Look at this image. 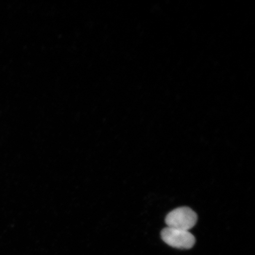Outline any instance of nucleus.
<instances>
[{
    "label": "nucleus",
    "mask_w": 255,
    "mask_h": 255,
    "mask_svg": "<svg viewBox=\"0 0 255 255\" xmlns=\"http://www.w3.org/2000/svg\"><path fill=\"white\" fill-rule=\"evenodd\" d=\"M162 240L171 247L189 250L194 246L196 239L189 231L166 228L161 232Z\"/></svg>",
    "instance_id": "obj_2"
},
{
    "label": "nucleus",
    "mask_w": 255,
    "mask_h": 255,
    "mask_svg": "<svg viewBox=\"0 0 255 255\" xmlns=\"http://www.w3.org/2000/svg\"><path fill=\"white\" fill-rule=\"evenodd\" d=\"M197 221V215L192 209L187 207H179L169 213L165 218L168 228L189 231Z\"/></svg>",
    "instance_id": "obj_1"
}]
</instances>
